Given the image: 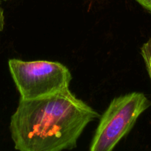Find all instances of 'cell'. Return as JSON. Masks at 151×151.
<instances>
[{"label": "cell", "instance_id": "6da1fadb", "mask_svg": "<svg viewBox=\"0 0 151 151\" xmlns=\"http://www.w3.org/2000/svg\"><path fill=\"white\" fill-rule=\"evenodd\" d=\"M100 117L68 88L35 100H19L10 117V135L18 151L72 150L86 127Z\"/></svg>", "mask_w": 151, "mask_h": 151}, {"label": "cell", "instance_id": "7a4b0ae2", "mask_svg": "<svg viewBox=\"0 0 151 151\" xmlns=\"http://www.w3.org/2000/svg\"><path fill=\"white\" fill-rule=\"evenodd\" d=\"M10 73L20 100L41 98L69 88L72 74L65 65L49 60H8Z\"/></svg>", "mask_w": 151, "mask_h": 151}, {"label": "cell", "instance_id": "3957f363", "mask_svg": "<svg viewBox=\"0 0 151 151\" xmlns=\"http://www.w3.org/2000/svg\"><path fill=\"white\" fill-rule=\"evenodd\" d=\"M150 106L151 102L141 92L115 97L100 116L89 151H113Z\"/></svg>", "mask_w": 151, "mask_h": 151}, {"label": "cell", "instance_id": "277c9868", "mask_svg": "<svg viewBox=\"0 0 151 151\" xmlns=\"http://www.w3.org/2000/svg\"><path fill=\"white\" fill-rule=\"evenodd\" d=\"M140 53L145 63L146 69L151 81V38L142 46Z\"/></svg>", "mask_w": 151, "mask_h": 151}, {"label": "cell", "instance_id": "5b68a950", "mask_svg": "<svg viewBox=\"0 0 151 151\" xmlns=\"http://www.w3.org/2000/svg\"><path fill=\"white\" fill-rule=\"evenodd\" d=\"M143 8L151 13V0H135Z\"/></svg>", "mask_w": 151, "mask_h": 151}, {"label": "cell", "instance_id": "8992f818", "mask_svg": "<svg viewBox=\"0 0 151 151\" xmlns=\"http://www.w3.org/2000/svg\"><path fill=\"white\" fill-rule=\"evenodd\" d=\"M4 27V10L0 6V32L3 30Z\"/></svg>", "mask_w": 151, "mask_h": 151}, {"label": "cell", "instance_id": "52a82bcc", "mask_svg": "<svg viewBox=\"0 0 151 151\" xmlns=\"http://www.w3.org/2000/svg\"><path fill=\"white\" fill-rule=\"evenodd\" d=\"M0 6H1V1H0Z\"/></svg>", "mask_w": 151, "mask_h": 151}]
</instances>
